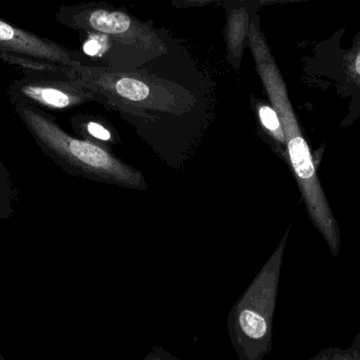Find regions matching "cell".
Instances as JSON below:
<instances>
[{"label":"cell","instance_id":"6da1fadb","mask_svg":"<svg viewBox=\"0 0 360 360\" xmlns=\"http://www.w3.org/2000/svg\"><path fill=\"white\" fill-rule=\"evenodd\" d=\"M271 105L278 112L287 146L288 162L291 165L302 196L313 220L316 222L332 248L338 245V228L321 188L308 143L302 136L295 114L292 109L287 86L260 29L259 16L254 15L249 34V46Z\"/></svg>","mask_w":360,"mask_h":360},{"label":"cell","instance_id":"7a4b0ae2","mask_svg":"<svg viewBox=\"0 0 360 360\" xmlns=\"http://www.w3.org/2000/svg\"><path fill=\"white\" fill-rule=\"evenodd\" d=\"M65 75L91 91L97 103L141 120L179 116L194 107L190 91L149 72L82 63L68 68Z\"/></svg>","mask_w":360,"mask_h":360},{"label":"cell","instance_id":"3957f363","mask_svg":"<svg viewBox=\"0 0 360 360\" xmlns=\"http://www.w3.org/2000/svg\"><path fill=\"white\" fill-rule=\"evenodd\" d=\"M15 112L44 155L65 173L120 188L147 190L143 173L116 158L105 146L73 136L37 108L15 105Z\"/></svg>","mask_w":360,"mask_h":360},{"label":"cell","instance_id":"277c9868","mask_svg":"<svg viewBox=\"0 0 360 360\" xmlns=\"http://www.w3.org/2000/svg\"><path fill=\"white\" fill-rule=\"evenodd\" d=\"M288 235L229 313V338L239 360H264L272 351L273 321Z\"/></svg>","mask_w":360,"mask_h":360},{"label":"cell","instance_id":"5b68a950","mask_svg":"<svg viewBox=\"0 0 360 360\" xmlns=\"http://www.w3.org/2000/svg\"><path fill=\"white\" fill-rule=\"evenodd\" d=\"M61 21L73 29L105 36L109 41L108 63L128 55L139 65L168 54L164 36L151 22L107 2H91L65 8Z\"/></svg>","mask_w":360,"mask_h":360},{"label":"cell","instance_id":"8992f818","mask_svg":"<svg viewBox=\"0 0 360 360\" xmlns=\"http://www.w3.org/2000/svg\"><path fill=\"white\" fill-rule=\"evenodd\" d=\"M8 94L14 105L39 110H69L96 101L77 80L57 76H27L15 82Z\"/></svg>","mask_w":360,"mask_h":360},{"label":"cell","instance_id":"52a82bcc","mask_svg":"<svg viewBox=\"0 0 360 360\" xmlns=\"http://www.w3.org/2000/svg\"><path fill=\"white\" fill-rule=\"evenodd\" d=\"M0 56L6 59H31L65 68L77 67L82 63L77 53L11 25L1 18Z\"/></svg>","mask_w":360,"mask_h":360},{"label":"cell","instance_id":"ba28073f","mask_svg":"<svg viewBox=\"0 0 360 360\" xmlns=\"http://www.w3.org/2000/svg\"><path fill=\"white\" fill-rule=\"evenodd\" d=\"M226 25L224 30L226 61L236 73L240 72L243 53L249 46L252 19L262 8L259 0H224Z\"/></svg>","mask_w":360,"mask_h":360},{"label":"cell","instance_id":"9c48e42d","mask_svg":"<svg viewBox=\"0 0 360 360\" xmlns=\"http://www.w3.org/2000/svg\"><path fill=\"white\" fill-rule=\"evenodd\" d=\"M252 108L255 112L258 128L264 132V141L277 155L288 162L285 132L278 112L272 105L255 98H252Z\"/></svg>","mask_w":360,"mask_h":360},{"label":"cell","instance_id":"30bf717a","mask_svg":"<svg viewBox=\"0 0 360 360\" xmlns=\"http://www.w3.org/2000/svg\"><path fill=\"white\" fill-rule=\"evenodd\" d=\"M72 127L82 139L99 145H115L120 141L115 129L103 118L94 116L74 115L71 118Z\"/></svg>","mask_w":360,"mask_h":360},{"label":"cell","instance_id":"8fae6325","mask_svg":"<svg viewBox=\"0 0 360 360\" xmlns=\"http://www.w3.org/2000/svg\"><path fill=\"white\" fill-rule=\"evenodd\" d=\"M15 188L10 171L0 160V221L8 219L14 213L13 201Z\"/></svg>","mask_w":360,"mask_h":360},{"label":"cell","instance_id":"7c38bea8","mask_svg":"<svg viewBox=\"0 0 360 360\" xmlns=\"http://www.w3.org/2000/svg\"><path fill=\"white\" fill-rule=\"evenodd\" d=\"M346 65L349 75L360 84V40L347 55Z\"/></svg>","mask_w":360,"mask_h":360},{"label":"cell","instance_id":"4fadbf2b","mask_svg":"<svg viewBox=\"0 0 360 360\" xmlns=\"http://www.w3.org/2000/svg\"><path fill=\"white\" fill-rule=\"evenodd\" d=\"M331 360H360V331L355 336L351 346L346 350L338 349Z\"/></svg>","mask_w":360,"mask_h":360},{"label":"cell","instance_id":"5bb4252c","mask_svg":"<svg viewBox=\"0 0 360 360\" xmlns=\"http://www.w3.org/2000/svg\"><path fill=\"white\" fill-rule=\"evenodd\" d=\"M221 1L224 0H171V4L175 8H201V6Z\"/></svg>","mask_w":360,"mask_h":360},{"label":"cell","instance_id":"9a60e30c","mask_svg":"<svg viewBox=\"0 0 360 360\" xmlns=\"http://www.w3.org/2000/svg\"><path fill=\"white\" fill-rule=\"evenodd\" d=\"M143 360H181L167 351L162 347H152L151 351L143 357Z\"/></svg>","mask_w":360,"mask_h":360},{"label":"cell","instance_id":"2e32d148","mask_svg":"<svg viewBox=\"0 0 360 360\" xmlns=\"http://www.w3.org/2000/svg\"><path fill=\"white\" fill-rule=\"evenodd\" d=\"M338 349L340 348H335V347H329V348L323 349V350L319 351L314 356L311 357V359L308 360H331L334 354L338 352Z\"/></svg>","mask_w":360,"mask_h":360},{"label":"cell","instance_id":"e0dca14e","mask_svg":"<svg viewBox=\"0 0 360 360\" xmlns=\"http://www.w3.org/2000/svg\"><path fill=\"white\" fill-rule=\"evenodd\" d=\"M262 6H269V4H287V2L307 1V0H259Z\"/></svg>","mask_w":360,"mask_h":360},{"label":"cell","instance_id":"ac0fdd59","mask_svg":"<svg viewBox=\"0 0 360 360\" xmlns=\"http://www.w3.org/2000/svg\"><path fill=\"white\" fill-rule=\"evenodd\" d=\"M0 360H6V359H4V357L2 356L1 353H0Z\"/></svg>","mask_w":360,"mask_h":360}]
</instances>
